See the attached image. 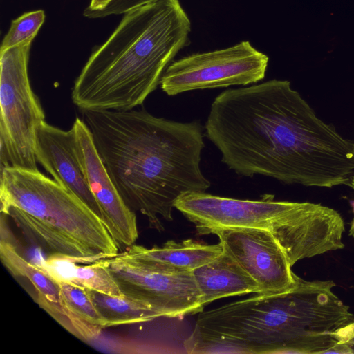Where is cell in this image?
Wrapping results in <instances>:
<instances>
[{"instance_id":"cell-8","label":"cell","mask_w":354,"mask_h":354,"mask_svg":"<svg viewBox=\"0 0 354 354\" xmlns=\"http://www.w3.org/2000/svg\"><path fill=\"white\" fill-rule=\"evenodd\" d=\"M274 198V195L265 194L259 200H241L196 192L181 196L174 207L194 224L200 234L228 228L270 230L295 203L276 201Z\"/></svg>"},{"instance_id":"cell-11","label":"cell","mask_w":354,"mask_h":354,"mask_svg":"<svg viewBox=\"0 0 354 354\" xmlns=\"http://www.w3.org/2000/svg\"><path fill=\"white\" fill-rule=\"evenodd\" d=\"M35 156L53 180L76 195L102 218L100 208L77 156L71 129L65 131L43 122L37 133Z\"/></svg>"},{"instance_id":"cell-14","label":"cell","mask_w":354,"mask_h":354,"mask_svg":"<svg viewBox=\"0 0 354 354\" xmlns=\"http://www.w3.org/2000/svg\"><path fill=\"white\" fill-rule=\"evenodd\" d=\"M0 257L2 263L13 276L26 278L32 284L40 307L74 335V330L62 306L58 281L48 270L26 260L15 246L3 236L0 242Z\"/></svg>"},{"instance_id":"cell-19","label":"cell","mask_w":354,"mask_h":354,"mask_svg":"<svg viewBox=\"0 0 354 354\" xmlns=\"http://www.w3.org/2000/svg\"><path fill=\"white\" fill-rule=\"evenodd\" d=\"M158 0H111L102 9L84 12L83 15L88 18H102L112 15L125 14L138 7L154 2Z\"/></svg>"},{"instance_id":"cell-3","label":"cell","mask_w":354,"mask_h":354,"mask_svg":"<svg viewBox=\"0 0 354 354\" xmlns=\"http://www.w3.org/2000/svg\"><path fill=\"white\" fill-rule=\"evenodd\" d=\"M190 31L179 0H158L126 12L75 79L73 102L82 111H127L142 105L187 44Z\"/></svg>"},{"instance_id":"cell-9","label":"cell","mask_w":354,"mask_h":354,"mask_svg":"<svg viewBox=\"0 0 354 354\" xmlns=\"http://www.w3.org/2000/svg\"><path fill=\"white\" fill-rule=\"evenodd\" d=\"M223 250L259 285L261 294L283 293L297 283V274L283 249L268 229L214 230Z\"/></svg>"},{"instance_id":"cell-12","label":"cell","mask_w":354,"mask_h":354,"mask_svg":"<svg viewBox=\"0 0 354 354\" xmlns=\"http://www.w3.org/2000/svg\"><path fill=\"white\" fill-rule=\"evenodd\" d=\"M223 251L220 242L209 245L192 239L180 242L170 240L161 247L151 248L133 244L115 257L147 270L180 273L192 272L215 259Z\"/></svg>"},{"instance_id":"cell-17","label":"cell","mask_w":354,"mask_h":354,"mask_svg":"<svg viewBox=\"0 0 354 354\" xmlns=\"http://www.w3.org/2000/svg\"><path fill=\"white\" fill-rule=\"evenodd\" d=\"M58 261L63 263L67 272L61 276H55L48 271L54 277L66 279L81 287L102 293L115 296L123 295L105 264L104 259L87 266H76L75 263L65 261Z\"/></svg>"},{"instance_id":"cell-18","label":"cell","mask_w":354,"mask_h":354,"mask_svg":"<svg viewBox=\"0 0 354 354\" xmlns=\"http://www.w3.org/2000/svg\"><path fill=\"white\" fill-rule=\"evenodd\" d=\"M44 20L45 13L42 10L24 13L12 20L2 41L0 52L26 42L32 43Z\"/></svg>"},{"instance_id":"cell-16","label":"cell","mask_w":354,"mask_h":354,"mask_svg":"<svg viewBox=\"0 0 354 354\" xmlns=\"http://www.w3.org/2000/svg\"><path fill=\"white\" fill-rule=\"evenodd\" d=\"M85 290L104 320L105 328L149 322L161 317L145 303L124 295L115 296L88 288Z\"/></svg>"},{"instance_id":"cell-21","label":"cell","mask_w":354,"mask_h":354,"mask_svg":"<svg viewBox=\"0 0 354 354\" xmlns=\"http://www.w3.org/2000/svg\"><path fill=\"white\" fill-rule=\"evenodd\" d=\"M346 346L348 353H354V338L347 344Z\"/></svg>"},{"instance_id":"cell-6","label":"cell","mask_w":354,"mask_h":354,"mask_svg":"<svg viewBox=\"0 0 354 354\" xmlns=\"http://www.w3.org/2000/svg\"><path fill=\"white\" fill-rule=\"evenodd\" d=\"M269 57L248 41L192 54L169 64L160 86L169 96L194 90L247 86L265 77Z\"/></svg>"},{"instance_id":"cell-1","label":"cell","mask_w":354,"mask_h":354,"mask_svg":"<svg viewBox=\"0 0 354 354\" xmlns=\"http://www.w3.org/2000/svg\"><path fill=\"white\" fill-rule=\"evenodd\" d=\"M205 136L237 174L326 187L346 162L350 142L319 119L287 80L230 88L212 102Z\"/></svg>"},{"instance_id":"cell-13","label":"cell","mask_w":354,"mask_h":354,"mask_svg":"<svg viewBox=\"0 0 354 354\" xmlns=\"http://www.w3.org/2000/svg\"><path fill=\"white\" fill-rule=\"evenodd\" d=\"M192 274L203 306L229 296L261 293L259 283L224 250Z\"/></svg>"},{"instance_id":"cell-2","label":"cell","mask_w":354,"mask_h":354,"mask_svg":"<svg viewBox=\"0 0 354 354\" xmlns=\"http://www.w3.org/2000/svg\"><path fill=\"white\" fill-rule=\"evenodd\" d=\"M106 171L126 205L164 230L176 201L211 185L200 163L205 147L199 121L180 122L145 109L82 111Z\"/></svg>"},{"instance_id":"cell-22","label":"cell","mask_w":354,"mask_h":354,"mask_svg":"<svg viewBox=\"0 0 354 354\" xmlns=\"http://www.w3.org/2000/svg\"><path fill=\"white\" fill-rule=\"evenodd\" d=\"M353 212H354V209H353ZM348 232H349V235L354 239V216H353V218L352 219L351 223L350 224V228H349Z\"/></svg>"},{"instance_id":"cell-4","label":"cell","mask_w":354,"mask_h":354,"mask_svg":"<svg viewBox=\"0 0 354 354\" xmlns=\"http://www.w3.org/2000/svg\"><path fill=\"white\" fill-rule=\"evenodd\" d=\"M0 199L1 214L48 252V259L91 263L118 254L102 218L39 170L1 169Z\"/></svg>"},{"instance_id":"cell-23","label":"cell","mask_w":354,"mask_h":354,"mask_svg":"<svg viewBox=\"0 0 354 354\" xmlns=\"http://www.w3.org/2000/svg\"><path fill=\"white\" fill-rule=\"evenodd\" d=\"M354 189V176H353L349 185Z\"/></svg>"},{"instance_id":"cell-15","label":"cell","mask_w":354,"mask_h":354,"mask_svg":"<svg viewBox=\"0 0 354 354\" xmlns=\"http://www.w3.org/2000/svg\"><path fill=\"white\" fill-rule=\"evenodd\" d=\"M54 277L58 281L62 306L74 335L85 341L97 337L105 328V323L85 288L66 279Z\"/></svg>"},{"instance_id":"cell-5","label":"cell","mask_w":354,"mask_h":354,"mask_svg":"<svg viewBox=\"0 0 354 354\" xmlns=\"http://www.w3.org/2000/svg\"><path fill=\"white\" fill-rule=\"evenodd\" d=\"M31 44L0 52L1 169L17 167L39 170L35 144L45 113L28 77Z\"/></svg>"},{"instance_id":"cell-7","label":"cell","mask_w":354,"mask_h":354,"mask_svg":"<svg viewBox=\"0 0 354 354\" xmlns=\"http://www.w3.org/2000/svg\"><path fill=\"white\" fill-rule=\"evenodd\" d=\"M104 261L124 295L145 303L161 317H180L203 309L192 272H156L116 257Z\"/></svg>"},{"instance_id":"cell-20","label":"cell","mask_w":354,"mask_h":354,"mask_svg":"<svg viewBox=\"0 0 354 354\" xmlns=\"http://www.w3.org/2000/svg\"><path fill=\"white\" fill-rule=\"evenodd\" d=\"M111 1V0H91L89 6L84 9V12H91L102 9Z\"/></svg>"},{"instance_id":"cell-10","label":"cell","mask_w":354,"mask_h":354,"mask_svg":"<svg viewBox=\"0 0 354 354\" xmlns=\"http://www.w3.org/2000/svg\"><path fill=\"white\" fill-rule=\"evenodd\" d=\"M71 129L77 156L102 219L118 248L127 249L138 237L135 212L126 205L112 182L84 121L77 117Z\"/></svg>"}]
</instances>
